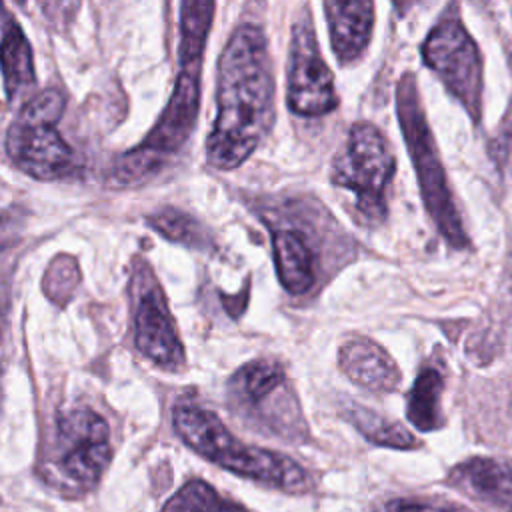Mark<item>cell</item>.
Segmentation results:
<instances>
[{
  "label": "cell",
  "instance_id": "obj_1",
  "mask_svg": "<svg viewBox=\"0 0 512 512\" xmlns=\"http://www.w3.org/2000/svg\"><path fill=\"white\" fill-rule=\"evenodd\" d=\"M274 120V76L260 26L240 24L228 38L216 76V118L206 160L216 170L240 166Z\"/></svg>",
  "mask_w": 512,
  "mask_h": 512
},
{
  "label": "cell",
  "instance_id": "obj_2",
  "mask_svg": "<svg viewBox=\"0 0 512 512\" xmlns=\"http://www.w3.org/2000/svg\"><path fill=\"white\" fill-rule=\"evenodd\" d=\"M214 8L216 4L212 2L180 4V70L174 90L148 136L136 148L118 156L108 176L110 186L130 188L142 184L190 138L200 108V70Z\"/></svg>",
  "mask_w": 512,
  "mask_h": 512
},
{
  "label": "cell",
  "instance_id": "obj_3",
  "mask_svg": "<svg viewBox=\"0 0 512 512\" xmlns=\"http://www.w3.org/2000/svg\"><path fill=\"white\" fill-rule=\"evenodd\" d=\"M172 420L176 434L186 446L238 476L282 490H304L308 486L306 470L298 462L280 452L244 444L212 410L200 404L180 402L174 408Z\"/></svg>",
  "mask_w": 512,
  "mask_h": 512
},
{
  "label": "cell",
  "instance_id": "obj_4",
  "mask_svg": "<svg viewBox=\"0 0 512 512\" xmlns=\"http://www.w3.org/2000/svg\"><path fill=\"white\" fill-rule=\"evenodd\" d=\"M396 110L398 122L402 126V134L406 140V148L410 152L412 164L416 168L420 194L424 206L434 220L438 232L446 238V242L454 248L468 246V234L462 226V218L456 210V202L452 198L444 166L440 162V154L428 126L418 84L414 74H404L396 88Z\"/></svg>",
  "mask_w": 512,
  "mask_h": 512
},
{
  "label": "cell",
  "instance_id": "obj_5",
  "mask_svg": "<svg viewBox=\"0 0 512 512\" xmlns=\"http://www.w3.org/2000/svg\"><path fill=\"white\" fill-rule=\"evenodd\" d=\"M64 114V96L48 88L30 98L6 130L4 148L12 164L36 180H62L78 172L76 154L56 124Z\"/></svg>",
  "mask_w": 512,
  "mask_h": 512
},
{
  "label": "cell",
  "instance_id": "obj_6",
  "mask_svg": "<svg viewBox=\"0 0 512 512\" xmlns=\"http://www.w3.org/2000/svg\"><path fill=\"white\" fill-rule=\"evenodd\" d=\"M396 170L394 152L384 134L368 122L350 126L344 150L334 158L330 180L354 192L358 216L376 226L386 218V190Z\"/></svg>",
  "mask_w": 512,
  "mask_h": 512
},
{
  "label": "cell",
  "instance_id": "obj_7",
  "mask_svg": "<svg viewBox=\"0 0 512 512\" xmlns=\"http://www.w3.org/2000/svg\"><path fill=\"white\" fill-rule=\"evenodd\" d=\"M422 58L448 92L460 100L474 122L482 110V58L476 42L458 16L446 14L426 36Z\"/></svg>",
  "mask_w": 512,
  "mask_h": 512
},
{
  "label": "cell",
  "instance_id": "obj_8",
  "mask_svg": "<svg viewBox=\"0 0 512 512\" xmlns=\"http://www.w3.org/2000/svg\"><path fill=\"white\" fill-rule=\"evenodd\" d=\"M286 102L298 116H324L338 106L334 74L326 66L308 8L292 24Z\"/></svg>",
  "mask_w": 512,
  "mask_h": 512
},
{
  "label": "cell",
  "instance_id": "obj_9",
  "mask_svg": "<svg viewBox=\"0 0 512 512\" xmlns=\"http://www.w3.org/2000/svg\"><path fill=\"white\" fill-rule=\"evenodd\" d=\"M130 286L134 298L136 348L162 370H182L186 364L184 346L172 322L164 292L146 262L134 270Z\"/></svg>",
  "mask_w": 512,
  "mask_h": 512
},
{
  "label": "cell",
  "instance_id": "obj_10",
  "mask_svg": "<svg viewBox=\"0 0 512 512\" xmlns=\"http://www.w3.org/2000/svg\"><path fill=\"white\" fill-rule=\"evenodd\" d=\"M110 458V428L98 412L82 406L58 420V468L68 484L92 488Z\"/></svg>",
  "mask_w": 512,
  "mask_h": 512
},
{
  "label": "cell",
  "instance_id": "obj_11",
  "mask_svg": "<svg viewBox=\"0 0 512 512\" xmlns=\"http://www.w3.org/2000/svg\"><path fill=\"white\" fill-rule=\"evenodd\" d=\"M322 8L326 12L334 56L340 60V64H350L358 60L372 38L374 4L366 0H326Z\"/></svg>",
  "mask_w": 512,
  "mask_h": 512
},
{
  "label": "cell",
  "instance_id": "obj_12",
  "mask_svg": "<svg viewBox=\"0 0 512 512\" xmlns=\"http://www.w3.org/2000/svg\"><path fill=\"white\" fill-rule=\"evenodd\" d=\"M338 366L352 382L374 392L394 390L400 382V370L394 358L368 338L344 342L338 350Z\"/></svg>",
  "mask_w": 512,
  "mask_h": 512
},
{
  "label": "cell",
  "instance_id": "obj_13",
  "mask_svg": "<svg viewBox=\"0 0 512 512\" xmlns=\"http://www.w3.org/2000/svg\"><path fill=\"white\" fill-rule=\"evenodd\" d=\"M272 252L278 280L286 292L304 294L314 286V254L300 232L276 228L272 232Z\"/></svg>",
  "mask_w": 512,
  "mask_h": 512
},
{
  "label": "cell",
  "instance_id": "obj_14",
  "mask_svg": "<svg viewBox=\"0 0 512 512\" xmlns=\"http://www.w3.org/2000/svg\"><path fill=\"white\" fill-rule=\"evenodd\" d=\"M2 78L8 100H14L24 88L36 82L32 48L8 10L2 16Z\"/></svg>",
  "mask_w": 512,
  "mask_h": 512
},
{
  "label": "cell",
  "instance_id": "obj_15",
  "mask_svg": "<svg viewBox=\"0 0 512 512\" xmlns=\"http://www.w3.org/2000/svg\"><path fill=\"white\" fill-rule=\"evenodd\" d=\"M286 382V372L274 358H258L234 372L230 378V394L248 406L262 404L276 394Z\"/></svg>",
  "mask_w": 512,
  "mask_h": 512
},
{
  "label": "cell",
  "instance_id": "obj_16",
  "mask_svg": "<svg viewBox=\"0 0 512 512\" xmlns=\"http://www.w3.org/2000/svg\"><path fill=\"white\" fill-rule=\"evenodd\" d=\"M442 390H444L442 374L432 366L422 368L408 392V404H406V416L418 430L430 432L442 426V410H440Z\"/></svg>",
  "mask_w": 512,
  "mask_h": 512
},
{
  "label": "cell",
  "instance_id": "obj_17",
  "mask_svg": "<svg viewBox=\"0 0 512 512\" xmlns=\"http://www.w3.org/2000/svg\"><path fill=\"white\" fill-rule=\"evenodd\" d=\"M162 512H248L236 502L222 498L210 484L192 480L184 484L164 506Z\"/></svg>",
  "mask_w": 512,
  "mask_h": 512
},
{
  "label": "cell",
  "instance_id": "obj_18",
  "mask_svg": "<svg viewBox=\"0 0 512 512\" xmlns=\"http://www.w3.org/2000/svg\"><path fill=\"white\" fill-rule=\"evenodd\" d=\"M148 224L172 242H178V244H184L190 248H208L206 228L186 212L166 206V208L150 214Z\"/></svg>",
  "mask_w": 512,
  "mask_h": 512
},
{
  "label": "cell",
  "instance_id": "obj_19",
  "mask_svg": "<svg viewBox=\"0 0 512 512\" xmlns=\"http://www.w3.org/2000/svg\"><path fill=\"white\" fill-rule=\"evenodd\" d=\"M350 418L352 424L374 444L388 446V448H414L418 446L416 438L396 422H390L382 418L380 414L362 408V406H352L350 408Z\"/></svg>",
  "mask_w": 512,
  "mask_h": 512
},
{
  "label": "cell",
  "instance_id": "obj_20",
  "mask_svg": "<svg viewBox=\"0 0 512 512\" xmlns=\"http://www.w3.org/2000/svg\"><path fill=\"white\" fill-rule=\"evenodd\" d=\"M46 278H52V280L58 278V282L46 284V294H50V298L56 300V296H58L56 292H60V294H62V300H66V298H64L62 282H64V286L68 288L70 294H72V290H74V286H76V282H78V272H76L74 260H70V258H66V256L56 258V260L50 264V270H48Z\"/></svg>",
  "mask_w": 512,
  "mask_h": 512
},
{
  "label": "cell",
  "instance_id": "obj_21",
  "mask_svg": "<svg viewBox=\"0 0 512 512\" xmlns=\"http://www.w3.org/2000/svg\"><path fill=\"white\" fill-rule=\"evenodd\" d=\"M388 512H454V510L438 506V504L418 502V500H398V502L390 504Z\"/></svg>",
  "mask_w": 512,
  "mask_h": 512
},
{
  "label": "cell",
  "instance_id": "obj_22",
  "mask_svg": "<svg viewBox=\"0 0 512 512\" xmlns=\"http://www.w3.org/2000/svg\"><path fill=\"white\" fill-rule=\"evenodd\" d=\"M506 510H508V512H512V502L506 506Z\"/></svg>",
  "mask_w": 512,
  "mask_h": 512
}]
</instances>
